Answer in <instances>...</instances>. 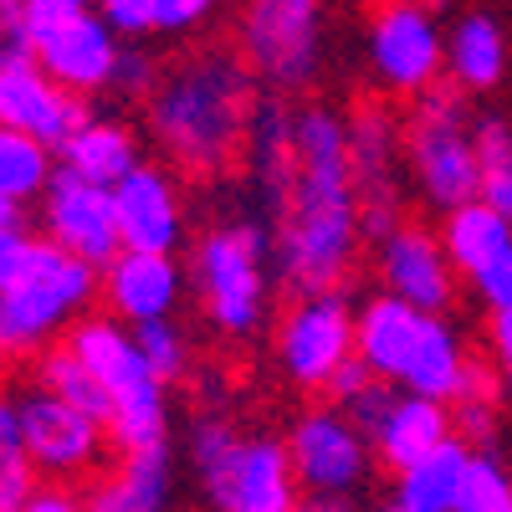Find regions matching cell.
<instances>
[{
    "mask_svg": "<svg viewBox=\"0 0 512 512\" xmlns=\"http://www.w3.org/2000/svg\"><path fill=\"white\" fill-rule=\"evenodd\" d=\"M36 231L47 241H57V246H67L72 256H82V262L108 267L123 251L113 185H98L88 175H77V169L57 164L47 195L36 200Z\"/></svg>",
    "mask_w": 512,
    "mask_h": 512,
    "instance_id": "obj_14",
    "label": "cell"
},
{
    "mask_svg": "<svg viewBox=\"0 0 512 512\" xmlns=\"http://www.w3.org/2000/svg\"><path fill=\"white\" fill-rule=\"evenodd\" d=\"M446 77L461 93H492L507 77V31L487 11H466L446 31Z\"/></svg>",
    "mask_w": 512,
    "mask_h": 512,
    "instance_id": "obj_24",
    "label": "cell"
},
{
    "mask_svg": "<svg viewBox=\"0 0 512 512\" xmlns=\"http://www.w3.org/2000/svg\"><path fill=\"white\" fill-rule=\"evenodd\" d=\"M349 164L359 185V210H364V236L369 246L400 226L405 210V123L384 108L379 98H359L349 113Z\"/></svg>",
    "mask_w": 512,
    "mask_h": 512,
    "instance_id": "obj_10",
    "label": "cell"
},
{
    "mask_svg": "<svg viewBox=\"0 0 512 512\" xmlns=\"http://www.w3.org/2000/svg\"><path fill=\"white\" fill-rule=\"evenodd\" d=\"M31 379H36V384H47V390H57L62 400H72V405H82V410H93L103 425L113 420V400H108V390L98 384V374L77 359V349L67 344V338H57L52 349H41V354L31 359Z\"/></svg>",
    "mask_w": 512,
    "mask_h": 512,
    "instance_id": "obj_29",
    "label": "cell"
},
{
    "mask_svg": "<svg viewBox=\"0 0 512 512\" xmlns=\"http://www.w3.org/2000/svg\"><path fill=\"white\" fill-rule=\"evenodd\" d=\"M287 451L308 497H354L379 461L374 441L338 405H318L308 415H297V425L287 431Z\"/></svg>",
    "mask_w": 512,
    "mask_h": 512,
    "instance_id": "obj_13",
    "label": "cell"
},
{
    "mask_svg": "<svg viewBox=\"0 0 512 512\" xmlns=\"http://www.w3.org/2000/svg\"><path fill=\"white\" fill-rule=\"evenodd\" d=\"M113 210H118V236L134 251H175L185 241V190L169 164L139 159L128 175L113 185Z\"/></svg>",
    "mask_w": 512,
    "mask_h": 512,
    "instance_id": "obj_17",
    "label": "cell"
},
{
    "mask_svg": "<svg viewBox=\"0 0 512 512\" xmlns=\"http://www.w3.org/2000/svg\"><path fill=\"white\" fill-rule=\"evenodd\" d=\"M236 52L267 93H303L323 67V0H241Z\"/></svg>",
    "mask_w": 512,
    "mask_h": 512,
    "instance_id": "obj_8",
    "label": "cell"
},
{
    "mask_svg": "<svg viewBox=\"0 0 512 512\" xmlns=\"http://www.w3.org/2000/svg\"><path fill=\"white\" fill-rule=\"evenodd\" d=\"M57 159L67 169H77V175L98 180V185H118L128 169L144 159V144L134 134V123H123L108 108H88V118H82L67 134V144L57 149Z\"/></svg>",
    "mask_w": 512,
    "mask_h": 512,
    "instance_id": "obj_23",
    "label": "cell"
},
{
    "mask_svg": "<svg viewBox=\"0 0 512 512\" xmlns=\"http://www.w3.org/2000/svg\"><path fill=\"white\" fill-rule=\"evenodd\" d=\"M67 344L98 374V384L113 400V420H108L113 446L118 451L169 446V384L149 369L139 333L103 308V313H82L67 328Z\"/></svg>",
    "mask_w": 512,
    "mask_h": 512,
    "instance_id": "obj_5",
    "label": "cell"
},
{
    "mask_svg": "<svg viewBox=\"0 0 512 512\" xmlns=\"http://www.w3.org/2000/svg\"><path fill=\"white\" fill-rule=\"evenodd\" d=\"M21 512H88V497L72 492V482H36Z\"/></svg>",
    "mask_w": 512,
    "mask_h": 512,
    "instance_id": "obj_41",
    "label": "cell"
},
{
    "mask_svg": "<svg viewBox=\"0 0 512 512\" xmlns=\"http://www.w3.org/2000/svg\"><path fill=\"white\" fill-rule=\"evenodd\" d=\"M139 333V349H144V359H149V369L164 379V384H175V379H185L190 374V338H185V328L175 323V318H154V323H139L134 328Z\"/></svg>",
    "mask_w": 512,
    "mask_h": 512,
    "instance_id": "obj_33",
    "label": "cell"
},
{
    "mask_svg": "<svg viewBox=\"0 0 512 512\" xmlns=\"http://www.w3.org/2000/svg\"><path fill=\"white\" fill-rule=\"evenodd\" d=\"M297 492H303V482H297L287 441L246 436L226 512H297Z\"/></svg>",
    "mask_w": 512,
    "mask_h": 512,
    "instance_id": "obj_22",
    "label": "cell"
},
{
    "mask_svg": "<svg viewBox=\"0 0 512 512\" xmlns=\"http://www.w3.org/2000/svg\"><path fill=\"white\" fill-rule=\"evenodd\" d=\"M441 241L451 251V262L461 277H472L477 267H487L497 251L512 246V216H502L497 205H487L482 195L466 200L456 210H446L441 216Z\"/></svg>",
    "mask_w": 512,
    "mask_h": 512,
    "instance_id": "obj_27",
    "label": "cell"
},
{
    "mask_svg": "<svg viewBox=\"0 0 512 512\" xmlns=\"http://www.w3.org/2000/svg\"><path fill=\"white\" fill-rule=\"evenodd\" d=\"M118 52H123V36L103 21L98 6H82L77 16H67L62 26L41 31L31 41V57L77 98H103L113 88Z\"/></svg>",
    "mask_w": 512,
    "mask_h": 512,
    "instance_id": "obj_16",
    "label": "cell"
},
{
    "mask_svg": "<svg viewBox=\"0 0 512 512\" xmlns=\"http://www.w3.org/2000/svg\"><path fill=\"white\" fill-rule=\"evenodd\" d=\"M456 512H512V472L492 451H472Z\"/></svg>",
    "mask_w": 512,
    "mask_h": 512,
    "instance_id": "obj_32",
    "label": "cell"
},
{
    "mask_svg": "<svg viewBox=\"0 0 512 512\" xmlns=\"http://www.w3.org/2000/svg\"><path fill=\"white\" fill-rule=\"evenodd\" d=\"M185 287H190V272L175 262V251L123 246L103 267V308L123 318L128 328H139L154 318H175V308L185 303Z\"/></svg>",
    "mask_w": 512,
    "mask_h": 512,
    "instance_id": "obj_18",
    "label": "cell"
},
{
    "mask_svg": "<svg viewBox=\"0 0 512 512\" xmlns=\"http://www.w3.org/2000/svg\"><path fill=\"white\" fill-rule=\"evenodd\" d=\"M103 11V21L123 36V41H149L159 36V21H154V0H93Z\"/></svg>",
    "mask_w": 512,
    "mask_h": 512,
    "instance_id": "obj_36",
    "label": "cell"
},
{
    "mask_svg": "<svg viewBox=\"0 0 512 512\" xmlns=\"http://www.w3.org/2000/svg\"><path fill=\"white\" fill-rule=\"evenodd\" d=\"M364 52L384 93L420 98L425 88H436L446 72V31L431 0H379L364 31Z\"/></svg>",
    "mask_w": 512,
    "mask_h": 512,
    "instance_id": "obj_9",
    "label": "cell"
},
{
    "mask_svg": "<svg viewBox=\"0 0 512 512\" xmlns=\"http://www.w3.org/2000/svg\"><path fill=\"white\" fill-rule=\"evenodd\" d=\"M477 287V297L487 303V313H502V308H512V246L507 251H497L487 267H477L472 277H466Z\"/></svg>",
    "mask_w": 512,
    "mask_h": 512,
    "instance_id": "obj_37",
    "label": "cell"
},
{
    "mask_svg": "<svg viewBox=\"0 0 512 512\" xmlns=\"http://www.w3.org/2000/svg\"><path fill=\"white\" fill-rule=\"evenodd\" d=\"M466 466H472V446H466L461 436H451L431 456H420L415 466L395 472V497L405 507H415V512H456Z\"/></svg>",
    "mask_w": 512,
    "mask_h": 512,
    "instance_id": "obj_26",
    "label": "cell"
},
{
    "mask_svg": "<svg viewBox=\"0 0 512 512\" xmlns=\"http://www.w3.org/2000/svg\"><path fill=\"white\" fill-rule=\"evenodd\" d=\"M374 379H379V374H374V369H369V364H364L359 354H349L344 364L333 369V379H328V390H323V395H328L333 405H349V400H354L359 390H369Z\"/></svg>",
    "mask_w": 512,
    "mask_h": 512,
    "instance_id": "obj_40",
    "label": "cell"
},
{
    "mask_svg": "<svg viewBox=\"0 0 512 512\" xmlns=\"http://www.w3.org/2000/svg\"><path fill=\"white\" fill-rule=\"evenodd\" d=\"M374 272H379V287L405 297V303L425 308V313H446L456 303V262L436 231H425L415 221H400L390 236L374 241Z\"/></svg>",
    "mask_w": 512,
    "mask_h": 512,
    "instance_id": "obj_15",
    "label": "cell"
},
{
    "mask_svg": "<svg viewBox=\"0 0 512 512\" xmlns=\"http://www.w3.org/2000/svg\"><path fill=\"white\" fill-rule=\"evenodd\" d=\"M297 512H354V497H308Z\"/></svg>",
    "mask_w": 512,
    "mask_h": 512,
    "instance_id": "obj_43",
    "label": "cell"
},
{
    "mask_svg": "<svg viewBox=\"0 0 512 512\" xmlns=\"http://www.w3.org/2000/svg\"><path fill=\"white\" fill-rule=\"evenodd\" d=\"M241 446H246V436L231 425V415L205 410V415L190 420L185 451H190V472H195V487H200L205 507H216V512L231 507V482H236Z\"/></svg>",
    "mask_w": 512,
    "mask_h": 512,
    "instance_id": "obj_25",
    "label": "cell"
},
{
    "mask_svg": "<svg viewBox=\"0 0 512 512\" xmlns=\"http://www.w3.org/2000/svg\"><path fill=\"white\" fill-rule=\"evenodd\" d=\"M36 482H41V472L21 436L16 390H0V512H21L26 497L36 492Z\"/></svg>",
    "mask_w": 512,
    "mask_h": 512,
    "instance_id": "obj_30",
    "label": "cell"
},
{
    "mask_svg": "<svg viewBox=\"0 0 512 512\" xmlns=\"http://www.w3.org/2000/svg\"><path fill=\"white\" fill-rule=\"evenodd\" d=\"M487 349H492V364H497V374H502V390L512 395V308L492 313V323H487Z\"/></svg>",
    "mask_w": 512,
    "mask_h": 512,
    "instance_id": "obj_42",
    "label": "cell"
},
{
    "mask_svg": "<svg viewBox=\"0 0 512 512\" xmlns=\"http://www.w3.org/2000/svg\"><path fill=\"white\" fill-rule=\"evenodd\" d=\"M57 149L41 144L21 128H6L0 123V205H21V210H36V200L47 195L52 175H57Z\"/></svg>",
    "mask_w": 512,
    "mask_h": 512,
    "instance_id": "obj_28",
    "label": "cell"
},
{
    "mask_svg": "<svg viewBox=\"0 0 512 512\" xmlns=\"http://www.w3.org/2000/svg\"><path fill=\"white\" fill-rule=\"evenodd\" d=\"M82 497H88V512H164L175 497V456H169V446L123 451V461Z\"/></svg>",
    "mask_w": 512,
    "mask_h": 512,
    "instance_id": "obj_21",
    "label": "cell"
},
{
    "mask_svg": "<svg viewBox=\"0 0 512 512\" xmlns=\"http://www.w3.org/2000/svg\"><path fill=\"white\" fill-rule=\"evenodd\" d=\"M456 436V410L446 400H431V395H410V390H395L384 420L374 425V456L390 466V472H405L420 456H431L436 446H446Z\"/></svg>",
    "mask_w": 512,
    "mask_h": 512,
    "instance_id": "obj_20",
    "label": "cell"
},
{
    "mask_svg": "<svg viewBox=\"0 0 512 512\" xmlns=\"http://www.w3.org/2000/svg\"><path fill=\"white\" fill-rule=\"evenodd\" d=\"M272 231V277L297 292L344 287L364 251V210L349 164V118L328 103H297L287 180L256 205Z\"/></svg>",
    "mask_w": 512,
    "mask_h": 512,
    "instance_id": "obj_1",
    "label": "cell"
},
{
    "mask_svg": "<svg viewBox=\"0 0 512 512\" xmlns=\"http://www.w3.org/2000/svg\"><path fill=\"white\" fill-rule=\"evenodd\" d=\"M93 303H103V267L41 236L31 267L0 287V364H31L67 338L82 313H93Z\"/></svg>",
    "mask_w": 512,
    "mask_h": 512,
    "instance_id": "obj_4",
    "label": "cell"
},
{
    "mask_svg": "<svg viewBox=\"0 0 512 512\" xmlns=\"http://www.w3.org/2000/svg\"><path fill=\"white\" fill-rule=\"evenodd\" d=\"M159 77H164V62L144 47V41H123V52H118V67H113V98L123 103H144L154 88H159Z\"/></svg>",
    "mask_w": 512,
    "mask_h": 512,
    "instance_id": "obj_35",
    "label": "cell"
},
{
    "mask_svg": "<svg viewBox=\"0 0 512 512\" xmlns=\"http://www.w3.org/2000/svg\"><path fill=\"white\" fill-rule=\"evenodd\" d=\"M190 287L210 328L226 338H246L267 318V287H272V231L267 221L231 216L205 226L190 256Z\"/></svg>",
    "mask_w": 512,
    "mask_h": 512,
    "instance_id": "obj_6",
    "label": "cell"
},
{
    "mask_svg": "<svg viewBox=\"0 0 512 512\" xmlns=\"http://www.w3.org/2000/svg\"><path fill=\"white\" fill-rule=\"evenodd\" d=\"M354 354L379 374L400 384L410 395L431 400H456L466 374H472V354L466 338L446 313H425L395 292H374L354 313Z\"/></svg>",
    "mask_w": 512,
    "mask_h": 512,
    "instance_id": "obj_3",
    "label": "cell"
},
{
    "mask_svg": "<svg viewBox=\"0 0 512 512\" xmlns=\"http://www.w3.org/2000/svg\"><path fill=\"white\" fill-rule=\"evenodd\" d=\"M221 0H154V21H159V36H185V31H200L210 16H216Z\"/></svg>",
    "mask_w": 512,
    "mask_h": 512,
    "instance_id": "obj_38",
    "label": "cell"
},
{
    "mask_svg": "<svg viewBox=\"0 0 512 512\" xmlns=\"http://www.w3.org/2000/svg\"><path fill=\"white\" fill-rule=\"evenodd\" d=\"M456 82H436L405 113V164L410 185L431 210H456L477 200V118Z\"/></svg>",
    "mask_w": 512,
    "mask_h": 512,
    "instance_id": "obj_7",
    "label": "cell"
},
{
    "mask_svg": "<svg viewBox=\"0 0 512 512\" xmlns=\"http://www.w3.org/2000/svg\"><path fill=\"white\" fill-rule=\"evenodd\" d=\"M379 512H415V507H405V502H400V497H395V502H384V507H379Z\"/></svg>",
    "mask_w": 512,
    "mask_h": 512,
    "instance_id": "obj_44",
    "label": "cell"
},
{
    "mask_svg": "<svg viewBox=\"0 0 512 512\" xmlns=\"http://www.w3.org/2000/svg\"><path fill=\"white\" fill-rule=\"evenodd\" d=\"M16 405H21V436H26V451L36 461V472L47 482H77L103 466L108 456V425L82 410L72 400H62L47 384H21L16 390Z\"/></svg>",
    "mask_w": 512,
    "mask_h": 512,
    "instance_id": "obj_11",
    "label": "cell"
},
{
    "mask_svg": "<svg viewBox=\"0 0 512 512\" xmlns=\"http://www.w3.org/2000/svg\"><path fill=\"white\" fill-rule=\"evenodd\" d=\"M354 313L338 287L292 297L277 323V364L297 390H328L333 369L354 354Z\"/></svg>",
    "mask_w": 512,
    "mask_h": 512,
    "instance_id": "obj_12",
    "label": "cell"
},
{
    "mask_svg": "<svg viewBox=\"0 0 512 512\" xmlns=\"http://www.w3.org/2000/svg\"><path fill=\"white\" fill-rule=\"evenodd\" d=\"M477 195L512 216V123L497 113L477 118Z\"/></svg>",
    "mask_w": 512,
    "mask_h": 512,
    "instance_id": "obj_31",
    "label": "cell"
},
{
    "mask_svg": "<svg viewBox=\"0 0 512 512\" xmlns=\"http://www.w3.org/2000/svg\"><path fill=\"white\" fill-rule=\"evenodd\" d=\"M31 57V26H26V0H0V67Z\"/></svg>",
    "mask_w": 512,
    "mask_h": 512,
    "instance_id": "obj_39",
    "label": "cell"
},
{
    "mask_svg": "<svg viewBox=\"0 0 512 512\" xmlns=\"http://www.w3.org/2000/svg\"><path fill=\"white\" fill-rule=\"evenodd\" d=\"M82 118H88V98L62 88L36 57L0 67V123L6 128H21V134L62 149Z\"/></svg>",
    "mask_w": 512,
    "mask_h": 512,
    "instance_id": "obj_19",
    "label": "cell"
},
{
    "mask_svg": "<svg viewBox=\"0 0 512 512\" xmlns=\"http://www.w3.org/2000/svg\"><path fill=\"white\" fill-rule=\"evenodd\" d=\"M256 108L262 77L241 62V52L205 47L164 67L159 88L144 98V123L175 175L216 180L246 159Z\"/></svg>",
    "mask_w": 512,
    "mask_h": 512,
    "instance_id": "obj_2",
    "label": "cell"
},
{
    "mask_svg": "<svg viewBox=\"0 0 512 512\" xmlns=\"http://www.w3.org/2000/svg\"><path fill=\"white\" fill-rule=\"evenodd\" d=\"M41 246V231L26 221L21 205H0V287H11Z\"/></svg>",
    "mask_w": 512,
    "mask_h": 512,
    "instance_id": "obj_34",
    "label": "cell"
}]
</instances>
